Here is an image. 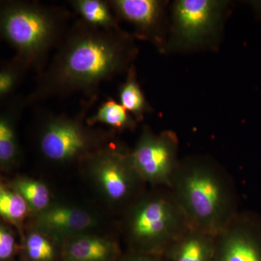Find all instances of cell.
I'll return each instance as SVG.
<instances>
[{"instance_id":"6da1fadb","label":"cell","mask_w":261,"mask_h":261,"mask_svg":"<svg viewBox=\"0 0 261 261\" xmlns=\"http://www.w3.org/2000/svg\"><path fill=\"white\" fill-rule=\"evenodd\" d=\"M135 55L118 29L96 28L79 20L70 27L53 59L27 98V106L82 93L92 100L99 86L126 69Z\"/></svg>"},{"instance_id":"7a4b0ae2","label":"cell","mask_w":261,"mask_h":261,"mask_svg":"<svg viewBox=\"0 0 261 261\" xmlns=\"http://www.w3.org/2000/svg\"><path fill=\"white\" fill-rule=\"evenodd\" d=\"M169 188L190 226L214 236L240 211L232 177L205 158L180 161Z\"/></svg>"},{"instance_id":"3957f363","label":"cell","mask_w":261,"mask_h":261,"mask_svg":"<svg viewBox=\"0 0 261 261\" xmlns=\"http://www.w3.org/2000/svg\"><path fill=\"white\" fill-rule=\"evenodd\" d=\"M70 20L69 12L61 7L35 1H0V39L39 74L46 68L49 53L69 30Z\"/></svg>"},{"instance_id":"277c9868","label":"cell","mask_w":261,"mask_h":261,"mask_svg":"<svg viewBox=\"0 0 261 261\" xmlns=\"http://www.w3.org/2000/svg\"><path fill=\"white\" fill-rule=\"evenodd\" d=\"M130 211L128 234L140 253L162 255L190 227L169 187H152Z\"/></svg>"},{"instance_id":"5b68a950","label":"cell","mask_w":261,"mask_h":261,"mask_svg":"<svg viewBox=\"0 0 261 261\" xmlns=\"http://www.w3.org/2000/svg\"><path fill=\"white\" fill-rule=\"evenodd\" d=\"M130 159L145 183L152 187H170L180 163L177 138L171 132L155 135L145 129Z\"/></svg>"},{"instance_id":"8992f818","label":"cell","mask_w":261,"mask_h":261,"mask_svg":"<svg viewBox=\"0 0 261 261\" xmlns=\"http://www.w3.org/2000/svg\"><path fill=\"white\" fill-rule=\"evenodd\" d=\"M82 116L49 115L43 123L39 135V148L46 159L63 163L88 150L93 141L89 130L82 124Z\"/></svg>"},{"instance_id":"52a82bcc","label":"cell","mask_w":261,"mask_h":261,"mask_svg":"<svg viewBox=\"0 0 261 261\" xmlns=\"http://www.w3.org/2000/svg\"><path fill=\"white\" fill-rule=\"evenodd\" d=\"M214 261H261V216L240 211L215 236Z\"/></svg>"},{"instance_id":"ba28073f","label":"cell","mask_w":261,"mask_h":261,"mask_svg":"<svg viewBox=\"0 0 261 261\" xmlns=\"http://www.w3.org/2000/svg\"><path fill=\"white\" fill-rule=\"evenodd\" d=\"M94 168L105 195L113 204L126 202L137 185L145 183L134 167L130 153L105 151L94 159Z\"/></svg>"},{"instance_id":"9c48e42d","label":"cell","mask_w":261,"mask_h":261,"mask_svg":"<svg viewBox=\"0 0 261 261\" xmlns=\"http://www.w3.org/2000/svg\"><path fill=\"white\" fill-rule=\"evenodd\" d=\"M222 3L211 0H180L174 8L175 24L178 38L193 44L214 28L221 14Z\"/></svg>"},{"instance_id":"30bf717a","label":"cell","mask_w":261,"mask_h":261,"mask_svg":"<svg viewBox=\"0 0 261 261\" xmlns=\"http://www.w3.org/2000/svg\"><path fill=\"white\" fill-rule=\"evenodd\" d=\"M215 236L190 226L168 247L165 261H214Z\"/></svg>"},{"instance_id":"8fae6325","label":"cell","mask_w":261,"mask_h":261,"mask_svg":"<svg viewBox=\"0 0 261 261\" xmlns=\"http://www.w3.org/2000/svg\"><path fill=\"white\" fill-rule=\"evenodd\" d=\"M117 16L128 22L142 35H148L161 13V3L155 0H113L109 2Z\"/></svg>"},{"instance_id":"7c38bea8","label":"cell","mask_w":261,"mask_h":261,"mask_svg":"<svg viewBox=\"0 0 261 261\" xmlns=\"http://www.w3.org/2000/svg\"><path fill=\"white\" fill-rule=\"evenodd\" d=\"M27 106V98H13L0 109V165L7 166L14 162L18 148L15 135V123Z\"/></svg>"},{"instance_id":"4fadbf2b","label":"cell","mask_w":261,"mask_h":261,"mask_svg":"<svg viewBox=\"0 0 261 261\" xmlns=\"http://www.w3.org/2000/svg\"><path fill=\"white\" fill-rule=\"evenodd\" d=\"M40 223L58 232L75 233L92 227L94 218L86 211L69 207H57L42 214Z\"/></svg>"},{"instance_id":"5bb4252c","label":"cell","mask_w":261,"mask_h":261,"mask_svg":"<svg viewBox=\"0 0 261 261\" xmlns=\"http://www.w3.org/2000/svg\"><path fill=\"white\" fill-rule=\"evenodd\" d=\"M116 246L105 239L84 237L76 239L65 250L66 261H108L114 256Z\"/></svg>"},{"instance_id":"9a60e30c","label":"cell","mask_w":261,"mask_h":261,"mask_svg":"<svg viewBox=\"0 0 261 261\" xmlns=\"http://www.w3.org/2000/svg\"><path fill=\"white\" fill-rule=\"evenodd\" d=\"M72 8L81 20L96 28L114 30L118 29L116 17L109 2L102 0H73Z\"/></svg>"},{"instance_id":"2e32d148","label":"cell","mask_w":261,"mask_h":261,"mask_svg":"<svg viewBox=\"0 0 261 261\" xmlns=\"http://www.w3.org/2000/svg\"><path fill=\"white\" fill-rule=\"evenodd\" d=\"M89 125L103 123L117 130L133 129L136 119L119 102L108 99L98 108L97 112L87 119Z\"/></svg>"},{"instance_id":"e0dca14e","label":"cell","mask_w":261,"mask_h":261,"mask_svg":"<svg viewBox=\"0 0 261 261\" xmlns=\"http://www.w3.org/2000/svg\"><path fill=\"white\" fill-rule=\"evenodd\" d=\"M120 104L137 121L142 119L144 114L148 111L149 107L146 102L145 95L137 80L135 68L128 69L126 81L119 89Z\"/></svg>"},{"instance_id":"ac0fdd59","label":"cell","mask_w":261,"mask_h":261,"mask_svg":"<svg viewBox=\"0 0 261 261\" xmlns=\"http://www.w3.org/2000/svg\"><path fill=\"white\" fill-rule=\"evenodd\" d=\"M29 70L28 65L16 56L0 68V103L13 95Z\"/></svg>"},{"instance_id":"d6986e66","label":"cell","mask_w":261,"mask_h":261,"mask_svg":"<svg viewBox=\"0 0 261 261\" xmlns=\"http://www.w3.org/2000/svg\"><path fill=\"white\" fill-rule=\"evenodd\" d=\"M27 202L18 192L10 191L0 184V216L17 221L27 213Z\"/></svg>"},{"instance_id":"ffe728a7","label":"cell","mask_w":261,"mask_h":261,"mask_svg":"<svg viewBox=\"0 0 261 261\" xmlns=\"http://www.w3.org/2000/svg\"><path fill=\"white\" fill-rule=\"evenodd\" d=\"M16 190L33 208L41 210L49 204V190L41 182L22 180L16 184Z\"/></svg>"},{"instance_id":"44dd1931","label":"cell","mask_w":261,"mask_h":261,"mask_svg":"<svg viewBox=\"0 0 261 261\" xmlns=\"http://www.w3.org/2000/svg\"><path fill=\"white\" fill-rule=\"evenodd\" d=\"M27 254L34 261H51L54 257V248L50 243L38 233H32L27 239Z\"/></svg>"},{"instance_id":"7402d4cb","label":"cell","mask_w":261,"mask_h":261,"mask_svg":"<svg viewBox=\"0 0 261 261\" xmlns=\"http://www.w3.org/2000/svg\"><path fill=\"white\" fill-rule=\"evenodd\" d=\"M14 248V238L8 231L0 227V260H6L11 257Z\"/></svg>"},{"instance_id":"603a6c76","label":"cell","mask_w":261,"mask_h":261,"mask_svg":"<svg viewBox=\"0 0 261 261\" xmlns=\"http://www.w3.org/2000/svg\"><path fill=\"white\" fill-rule=\"evenodd\" d=\"M123 261H165L162 255H148L140 253L126 257Z\"/></svg>"}]
</instances>
